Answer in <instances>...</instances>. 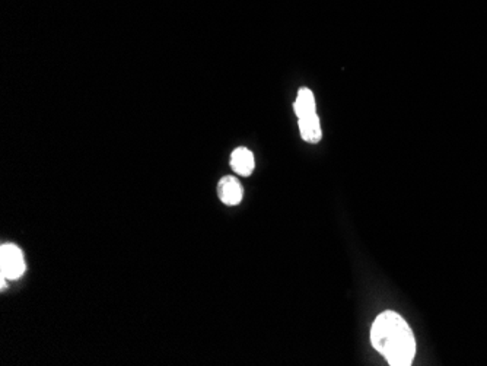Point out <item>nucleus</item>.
Masks as SVG:
<instances>
[{
    "label": "nucleus",
    "instance_id": "obj_1",
    "mask_svg": "<svg viewBox=\"0 0 487 366\" xmlns=\"http://www.w3.org/2000/svg\"><path fill=\"white\" fill-rule=\"evenodd\" d=\"M371 342L393 366H409L416 355V340L409 324L394 311L379 314L371 328Z\"/></svg>",
    "mask_w": 487,
    "mask_h": 366
},
{
    "label": "nucleus",
    "instance_id": "obj_2",
    "mask_svg": "<svg viewBox=\"0 0 487 366\" xmlns=\"http://www.w3.org/2000/svg\"><path fill=\"white\" fill-rule=\"evenodd\" d=\"M0 270L8 280L20 279L25 272V260L21 249L13 244H5L0 248Z\"/></svg>",
    "mask_w": 487,
    "mask_h": 366
},
{
    "label": "nucleus",
    "instance_id": "obj_3",
    "mask_svg": "<svg viewBox=\"0 0 487 366\" xmlns=\"http://www.w3.org/2000/svg\"><path fill=\"white\" fill-rule=\"evenodd\" d=\"M217 196L226 206H237L241 203L244 190L238 178L226 175L217 182Z\"/></svg>",
    "mask_w": 487,
    "mask_h": 366
},
{
    "label": "nucleus",
    "instance_id": "obj_4",
    "mask_svg": "<svg viewBox=\"0 0 487 366\" xmlns=\"http://www.w3.org/2000/svg\"><path fill=\"white\" fill-rule=\"evenodd\" d=\"M231 166L235 174L241 177H249L256 168L254 154L245 146L237 147L231 155Z\"/></svg>",
    "mask_w": 487,
    "mask_h": 366
},
{
    "label": "nucleus",
    "instance_id": "obj_5",
    "mask_svg": "<svg viewBox=\"0 0 487 366\" xmlns=\"http://www.w3.org/2000/svg\"><path fill=\"white\" fill-rule=\"evenodd\" d=\"M298 126H299L300 136L305 142L318 143L321 140V138H323L321 123H320V117H318L317 112H312L310 115H305V117L298 119Z\"/></svg>",
    "mask_w": 487,
    "mask_h": 366
},
{
    "label": "nucleus",
    "instance_id": "obj_6",
    "mask_svg": "<svg viewBox=\"0 0 487 366\" xmlns=\"http://www.w3.org/2000/svg\"><path fill=\"white\" fill-rule=\"evenodd\" d=\"M293 110L296 117H305V115H310L315 111V96L314 92L310 88H300L298 91L295 104H293Z\"/></svg>",
    "mask_w": 487,
    "mask_h": 366
}]
</instances>
